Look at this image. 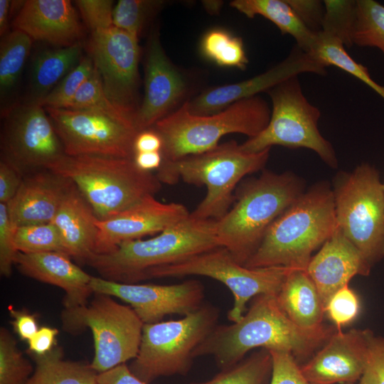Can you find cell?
<instances>
[{"label":"cell","mask_w":384,"mask_h":384,"mask_svg":"<svg viewBox=\"0 0 384 384\" xmlns=\"http://www.w3.org/2000/svg\"><path fill=\"white\" fill-rule=\"evenodd\" d=\"M335 331L325 326L302 329L284 314L275 296L260 294L240 321L216 325L195 348L193 358L211 356L221 370L238 363L257 348L285 351L296 360L304 358L318 351Z\"/></svg>","instance_id":"1"},{"label":"cell","mask_w":384,"mask_h":384,"mask_svg":"<svg viewBox=\"0 0 384 384\" xmlns=\"http://www.w3.org/2000/svg\"><path fill=\"white\" fill-rule=\"evenodd\" d=\"M332 187L319 182L304 191L270 225L244 266L306 270L312 252L337 228Z\"/></svg>","instance_id":"2"},{"label":"cell","mask_w":384,"mask_h":384,"mask_svg":"<svg viewBox=\"0 0 384 384\" xmlns=\"http://www.w3.org/2000/svg\"><path fill=\"white\" fill-rule=\"evenodd\" d=\"M304 192L303 180L294 174L264 171L244 182L234 206L215 220L220 247L244 265L254 255L273 222Z\"/></svg>","instance_id":"3"},{"label":"cell","mask_w":384,"mask_h":384,"mask_svg":"<svg viewBox=\"0 0 384 384\" xmlns=\"http://www.w3.org/2000/svg\"><path fill=\"white\" fill-rule=\"evenodd\" d=\"M215 220L189 215L156 236L121 243L105 254L93 253L86 263L100 277L121 282L143 280L149 269L177 263L220 247L215 235Z\"/></svg>","instance_id":"4"},{"label":"cell","mask_w":384,"mask_h":384,"mask_svg":"<svg viewBox=\"0 0 384 384\" xmlns=\"http://www.w3.org/2000/svg\"><path fill=\"white\" fill-rule=\"evenodd\" d=\"M47 169L71 181L98 220L154 196L161 187L156 174L139 169L129 158L65 154Z\"/></svg>","instance_id":"5"},{"label":"cell","mask_w":384,"mask_h":384,"mask_svg":"<svg viewBox=\"0 0 384 384\" xmlns=\"http://www.w3.org/2000/svg\"><path fill=\"white\" fill-rule=\"evenodd\" d=\"M270 150L247 153L236 142L230 141L203 153L162 161L156 176L161 183L174 185L182 179L190 184L205 186V198L190 215L216 220L230 210L238 182L265 166Z\"/></svg>","instance_id":"6"},{"label":"cell","mask_w":384,"mask_h":384,"mask_svg":"<svg viewBox=\"0 0 384 384\" xmlns=\"http://www.w3.org/2000/svg\"><path fill=\"white\" fill-rule=\"evenodd\" d=\"M270 116L268 103L260 95L239 100L208 115L191 114L184 102L151 128L163 141L162 161H173L210 150L229 134L254 137L267 127Z\"/></svg>","instance_id":"7"},{"label":"cell","mask_w":384,"mask_h":384,"mask_svg":"<svg viewBox=\"0 0 384 384\" xmlns=\"http://www.w3.org/2000/svg\"><path fill=\"white\" fill-rule=\"evenodd\" d=\"M218 308L203 304L178 320L144 324L139 349L129 366L149 384L155 379L186 375L193 363V352L217 325Z\"/></svg>","instance_id":"8"},{"label":"cell","mask_w":384,"mask_h":384,"mask_svg":"<svg viewBox=\"0 0 384 384\" xmlns=\"http://www.w3.org/2000/svg\"><path fill=\"white\" fill-rule=\"evenodd\" d=\"M333 195L338 228L373 267L384 258V190L378 170L362 163L340 171Z\"/></svg>","instance_id":"9"},{"label":"cell","mask_w":384,"mask_h":384,"mask_svg":"<svg viewBox=\"0 0 384 384\" xmlns=\"http://www.w3.org/2000/svg\"><path fill=\"white\" fill-rule=\"evenodd\" d=\"M298 76H292L267 91L272 101L270 121L259 134L240 144V148L247 153L260 152L272 146L306 148L336 169L338 160L335 150L319 129L321 112L305 97Z\"/></svg>","instance_id":"10"},{"label":"cell","mask_w":384,"mask_h":384,"mask_svg":"<svg viewBox=\"0 0 384 384\" xmlns=\"http://www.w3.org/2000/svg\"><path fill=\"white\" fill-rule=\"evenodd\" d=\"M94 294L87 305L65 309L61 321L63 329L73 334L87 328L91 330L95 354L90 365L100 373L135 358L144 324L131 306L111 296Z\"/></svg>","instance_id":"11"},{"label":"cell","mask_w":384,"mask_h":384,"mask_svg":"<svg viewBox=\"0 0 384 384\" xmlns=\"http://www.w3.org/2000/svg\"><path fill=\"white\" fill-rule=\"evenodd\" d=\"M297 268L274 266L249 268L238 263L220 247L183 261L148 270L143 280L150 278H178L204 276L225 284L232 292L234 304L228 313L229 321L238 322L246 311L248 301L260 294L277 296L290 272Z\"/></svg>","instance_id":"12"},{"label":"cell","mask_w":384,"mask_h":384,"mask_svg":"<svg viewBox=\"0 0 384 384\" xmlns=\"http://www.w3.org/2000/svg\"><path fill=\"white\" fill-rule=\"evenodd\" d=\"M69 156L133 159L139 130L134 122L92 110L44 107Z\"/></svg>","instance_id":"13"},{"label":"cell","mask_w":384,"mask_h":384,"mask_svg":"<svg viewBox=\"0 0 384 384\" xmlns=\"http://www.w3.org/2000/svg\"><path fill=\"white\" fill-rule=\"evenodd\" d=\"M3 116L1 158L24 174L47 169L65 154L43 107L28 102L14 105Z\"/></svg>","instance_id":"14"},{"label":"cell","mask_w":384,"mask_h":384,"mask_svg":"<svg viewBox=\"0 0 384 384\" xmlns=\"http://www.w3.org/2000/svg\"><path fill=\"white\" fill-rule=\"evenodd\" d=\"M90 51L106 96L115 107L136 122L139 38L114 26L93 31Z\"/></svg>","instance_id":"15"},{"label":"cell","mask_w":384,"mask_h":384,"mask_svg":"<svg viewBox=\"0 0 384 384\" xmlns=\"http://www.w3.org/2000/svg\"><path fill=\"white\" fill-rule=\"evenodd\" d=\"M90 287L94 293L115 297L129 304L144 324L161 321L170 314L184 316L203 304L204 287L196 279L160 285L121 283L92 277Z\"/></svg>","instance_id":"16"},{"label":"cell","mask_w":384,"mask_h":384,"mask_svg":"<svg viewBox=\"0 0 384 384\" xmlns=\"http://www.w3.org/2000/svg\"><path fill=\"white\" fill-rule=\"evenodd\" d=\"M182 204L165 203L149 196L105 220H96L97 235L94 253L105 254L121 243L160 233L189 215Z\"/></svg>","instance_id":"17"},{"label":"cell","mask_w":384,"mask_h":384,"mask_svg":"<svg viewBox=\"0 0 384 384\" xmlns=\"http://www.w3.org/2000/svg\"><path fill=\"white\" fill-rule=\"evenodd\" d=\"M326 68L296 46L284 60L270 70L241 82L208 90L186 103L191 114H212L235 102L267 92L292 76L304 73L324 75Z\"/></svg>","instance_id":"18"},{"label":"cell","mask_w":384,"mask_h":384,"mask_svg":"<svg viewBox=\"0 0 384 384\" xmlns=\"http://www.w3.org/2000/svg\"><path fill=\"white\" fill-rule=\"evenodd\" d=\"M370 329H336L300 370L310 384L353 383L359 380L366 362Z\"/></svg>","instance_id":"19"},{"label":"cell","mask_w":384,"mask_h":384,"mask_svg":"<svg viewBox=\"0 0 384 384\" xmlns=\"http://www.w3.org/2000/svg\"><path fill=\"white\" fill-rule=\"evenodd\" d=\"M186 83L169 60L154 33L149 41L144 68V95L136 114L139 132L151 128L171 112L183 97Z\"/></svg>","instance_id":"20"},{"label":"cell","mask_w":384,"mask_h":384,"mask_svg":"<svg viewBox=\"0 0 384 384\" xmlns=\"http://www.w3.org/2000/svg\"><path fill=\"white\" fill-rule=\"evenodd\" d=\"M372 266L337 226L333 235L311 258L306 272L326 306L356 275H369Z\"/></svg>","instance_id":"21"},{"label":"cell","mask_w":384,"mask_h":384,"mask_svg":"<svg viewBox=\"0 0 384 384\" xmlns=\"http://www.w3.org/2000/svg\"><path fill=\"white\" fill-rule=\"evenodd\" d=\"M72 184L47 169L25 174L18 192L6 204L14 228L52 222Z\"/></svg>","instance_id":"22"},{"label":"cell","mask_w":384,"mask_h":384,"mask_svg":"<svg viewBox=\"0 0 384 384\" xmlns=\"http://www.w3.org/2000/svg\"><path fill=\"white\" fill-rule=\"evenodd\" d=\"M33 40L70 46L82 36V26L69 0H27L13 21Z\"/></svg>","instance_id":"23"},{"label":"cell","mask_w":384,"mask_h":384,"mask_svg":"<svg viewBox=\"0 0 384 384\" xmlns=\"http://www.w3.org/2000/svg\"><path fill=\"white\" fill-rule=\"evenodd\" d=\"M14 265L23 274L61 288L65 292V309L84 306L94 293L90 275L70 260V257L57 252L23 253L18 252Z\"/></svg>","instance_id":"24"},{"label":"cell","mask_w":384,"mask_h":384,"mask_svg":"<svg viewBox=\"0 0 384 384\" xmlns=\"http://www.w3.org/2000/svg\"><path fill=\"white\" fill-rule=\"evenodd\" d=\"M97 219L91 206L73 183L52 220L68 256L86 263L94 253Z\"/></svg>","instance_id":"25"},{"label":"cell","mask_w":384,"mask_h":384,"mask_svg":"<svg viewBox=\"0 0 384 384\" xmlns=\"http://www.w3.org/2000/svg\"><path fill=\"white\" fill-rule=\"evenodd\" d=\"M276 299L284 314L300 328L316 330L324 326L325 307L306 270H292Z\"/></svg>","instance_id":"26"},{"label":"cell","mask_w":384,"mask_h":384,"mask_svg":"<svg viewBox=\"0 0 384 384\" xmlns=\"http://www.w3.org/2000/svg\"><path fill=\"white\" fill-rule=\"evenodd\" d=\"M82 44L45 50L33 59L30 81L28 103L37 104L75 67L82 56Z\"/></svg>","instance_id":"27"},{"label":"cell","mask_w":384,"mask_h":384,"mask_svg":"<svg viewBox=\"0 0 384 384\" xmlns=\"http://www.w3.org/2000/svg\"><path fill=\"white\" fill-rule=\"evenodd\" d=\"M230 6L247 18L260 15L270 20L282 34L293 37L301 50L310 53L316 33L302 22L286 0H234Z\"/></svg>","instance_id":"28"},{"label":"cell","mask_w":384,"mask_h":384,"mask_svg":"<svg viewBox=\"0 0 384 384\" xmlns=\"http://www.w3.org/2000/svg\"><path fill=\"white\" fill-rule=\"evenodd\" d=\"M30 356L36 368L26 384H97L98 373L90 363L64 359L59 346L46 354Z\"/></svg>","instance_id":"29"},{"label":"cell","mask_w":384,"mask_h":384,"mask_svg":"<svg viewBox=\"0 0 384 384\" xmlns=\"http://www.w3.org/2000/svg\"><path fill=\"white\" fill-rule=\"evenodd\" d=\"M309 54L325 68L335 66L353 75L384 99V86L371 78L368 69L348 55L343 43L336 37L322 31L318 32Z\"/></svg>","instance_id":"30"},{"label":"cell","mask_w":384,"mask_h":384,"mask_svg":"<svg viewBox=\"0 0 384 384\" xmlns=\"http://www.w3.org/2000/svg\"><path fill=\"white\" fill-rule=\"evenodd\" d=\"M33 39L25 33L14 29L3 37L0 44L1 100L16 87L29 55Z\"/></svg>","instance_id":"31"},{"label":"cell","mask_w":384,"mask_h":384,"mask_svg":"<svg viewBox=\"0 0 384 384\" xmlns=\"http://www.w3.org/2000/svg\"><path fill=\"white\" fill-rule=\"evenodd\" d=\"M272 360L270 351L260 348L234 366L223 369L212 379L189 384H270Z\"/></svg>","instance_id":"32"},{"label":"cell","mask_w":384,"mask_h":384,"mask_svg":"<svg viewBox=\"0 0 384 384\" xmlns=\"http://www.w3.org/2000/svg\"><path fill=\"white\" fill-rule=\"evenodd\" d=\"M353 44L379 49L384 55V6L373 0L356 1Z\"/></svg>","instance_id":"33"},{"label":"cell","mask_w":384,"mask_h":384,"mask_svg":"<svg viewBox=\"0 0 384 384\" xmlns=\"http://www.w3.org/2000/svg\"><path fill=\"white\" fill-rule=\"evenodd\" d=\"M201 50L220 66L245 70L248 63L242 38L223 30L208 31L203 38Z\"/></svg>","instance_id":"34"},{"label":"cell","mask_w":384,"mask_h":384,"mask_svg":"<svg viewBox=\"0 0 384 384\" xmlns=\"http://www.w3.org/2000/svg\"><path fill=\"white\" fill-rule=\"evenodd\" d=\"M14 239L20 252H57L68 255L61 236L52 222L15 228Z\"/></svg>","instance_id":"35"},{"label":"cell","mask_w":384,"mask_h":384,"mask_svg":"<svg viewBox=\"0 0 384 384\" xmlns=\"http://www.w3.org/2000/svg\"><path fill=\"white\" fill-rule=\"evenodd\" d=\"M63 109L92 110L116 119L134 122L136 124L134 118L119 111L109 100L95 67L90 78L82 84L67 107Z\"/></svg>","instance_id":"36"},{"label":"cell","mask_w":384,"mask_h":384,"mask_svg":"<svg viewBox=\"0 0 384 384\" xmlns=\"http://www.w3.org/2000/svg\"><path fill=\"white\" fill-rule=\"evenodd\" d=\"M33 373L31 363L18 349L16 341L4 327L0 329V384H26Z\"/></svg>","instance_id":"37"},{"label":"cell","mask_w":384,"mask_h":384,"mask_svg":"<svg viewBox=\"0 0 384 384\" xmlns=\"http://www.w3.org/2000/svg\"><path fill=\"white\" fill-rule=\"evenodd\" d=\"M159 0H119L113 10V26L139 38L151 16L164 5Z\"/></svg>","instance_id":"38"},{"label":"cell","mask_w":384,"mask_h":384,"mask_svg":"<svg viewBox=\"0 0 384 384\" xmlns=\"http://www.w3.org/2000/svg\"><path fill=\"white\" fill-rule=\"evenodd\" d=\"M322 31L338 38L344 46H353L356 1L325 0Z\"/></svg>","instance_id":"39"},{"label":"cell","mask_w":384,"mask_h":384,"mask_svg":"<svg viewBox=\"0 0 384 384\" xmlns=\"http://www.w3.org/2000/svg\"><path fill=\"white\" fill-rule=\"evenodd\" d=\"M94 70L92 58L82 57L78 65L53 88L39 105L43 107L65 108Z\"/></svg>","instance_id":"40"},{"label":"cell","mask_w":384,"mask_h":384,"mask_svg":"<svg viewBox=\"0 0 384 384\" xmlns=\"http://www.w3.org/2000/svg\"><path fill=\"white\" fill-rule=\"evenodd\" d=\"M360 311V302L356 293L346 286L337 291L329 300L325 312L341 330L344 325L353 321Z\"/></svg>","instance_id":"41"},{"label":"cell","mask_w":384,"mask_h":384,"mask_svg":"<svg viewBox=\"0 0 384 384\" xmlns=\"http://www.w3.org/2000/svg\"><path fill=\"white\" fill-rule=\"evenodd\" d=\"M15 228L11 223L7 205L0 203V272L9 277L18 252L15 245Z\"/></svg>","instance_id":"42"},{"label":"cell","mask_w":384,"mask_h":384,"mask_svg":"<svg viewBox=\"0 0 384 384\" xmlns=\"http://www.w3.org/2000/svg\"><path fill=\"white\" fill-rule=\"evenodd\" d=\"M75 3L92 32L114 26L113 1L78 0Z\"/></svg>","instance_id":"43"},{"label":"cell","mask_w":384,"mask_h":384,"mask_svg":"<svg viewBox=\"0 0 384 384\" xmlns=\"http://www.w3.org/2000/svg\"><path fill=\"white\" fill-rule=\"evenodd\" d=\"M272 360L270 384H310L303 375L300 366L289 353L269 351Z\"/></svg>","instance_id":"44"},{"label":"cell","mask_w":384,"mask_h":384,"mask_svg":"<svg viewBox=\"0 0 384 384\" xmlns=\"http://www.w3.org/2000/svg\"><path fill=\"white\" fill-rule=\"evenodd\" d=\"M358 384H384V336L373 334L371 337Z\"/></svg>","instance_id":"45"},{"label":"cell","mask_w":384,"mask_h":384,"mask_svg":"<svg viewBox=\"0 0 384 384\" xmlns=\"http://www.w3.org/2000/svg\"><path fill=\"white\" fill-rule=\"evenodd\" d=\"M302 22L313 33L322 30L325 8L317 0H286Z\"/></svg>","instance_id":"46"},{"label":"cell","mask_w":384,"mask_h":384,"mask_svg":"<svg viewBox=\"0 0 384 384\" xmlns=\"http://www.w3.org/2000/svg\"><path fill=\"white\" fill-rule=\"evenodd\" d=\"M25 174L16 166L1 158L0 203L7 204L16 194Z\"/></svg>","instance_id":"47"},{"label":"cell","mask_w":384,"mask_h":384,"mask_svg":"<svg viewBox=\"0 0 384 384\" xmlns=\"http://www.w3.org/2000/svg\"><path fill=\"white\" fill-rule=\"evenodd\" d=\"M9 309L14 331L22 341H28L39 329L36 315L26 309L17 310L12 307Z\"/></svg>","instance_id":"48"},{"label":"cell","mask_w":384,"mask_h":384,"mask_svg":"<svg viewBox=\"0 0 384 384\" xmlns=\"http://www.w3.org/2000/svg\"><path fill=\"white\" fill-rule=\"evenodd\" d=\"M59 331L56 328L43 326L28 341L30 354L41 356L47 353L56 345V336Z\"/></svg>","instance_id":"49"},{"label":"cell","mask_w":384,"mask_h":384,"mask_svg":"<svg viewBox=\"0 0 384 384\" xmlns=\"http://www.w3.org/2000/svg\"><path fill=\"white\" fill-rule=\"evenodd\" d=\"M97 384H147L136 377L126 363L98 373Z\"/></svg>","instance_id":"50"},{"label":"cell","mask_w":384,"mask_h":384,"mask_svg":"<svg viewBox=\"0 0 384 384\" xmlns=\"http://www.w3.org/2000/svg\"><path fill=\"white\" fill-rule=\"evenodd\" d=\"M163 141L160 135L153 129L142 130L134 141V152L161 151Z\"/></svg>","instance_id":"51"},{"label":"cell","mask_w":384,"mask_h":384,"mask_svg":"<svg viewBox=\"0 0 384 384\" xmlns=\"http://www.w3.org/2000/svg\"><path fill=\"white\" fill-rule=\"evenodd\" d=\"M136 166L144 171L158 170L163 161L160 151L135 153L133 157Z\"/></svg>","instance_id":"52"},{"label":"cell","mask_w":384,"mask_h":384,"mask_svg":"<svg viewBox=\"0 0 384 384\" xmlns=\"http://www.w3.org/2000/svg\"><path fill=\"white\" fill-rule=\"evenodd\" d=\"M11 1L0 0V35L5 36L11 15Z\"/></svg>","instance_id":"53"},{"label":"cell","mask_w":384,"mask_h":384,"mask_svg":"<svg viewBox=\"0 0 384 384\" xmlns=\"http://www.w3.org/2000/svg\"><path fill=\"white\" fill-rule=\"evenodd\" d=\"M222 1H203V4L204 5L205 9L210 13V14H215L218 13L222 5Z\"/></svg>","instance_id":"54"},{"label":"cell","mask_w":384,"mask_h":384,"mask_svg":"<svg viewBox=\"0 0 384 384\" xmlns=\"http://www.w3.org/2000/svg\"><path fill=\"white\" fill-rule=\"evenodd\" d=\"M383 190H384V183H383Z\"/></svg>","instance_id":"55"},{"label":"cell","mask_w":384,"mask_h":384,"mask_svg":"<svg viewBox=\"0 0 384 384\" xmlns=\"http://www.w3.org/2000/svg\"><path fill=\"white\" fill-rule=\"evenodd\" d=\"M347 384H353V383H347Z\"/></svg>","instance_id":"56"}]
</instances>
